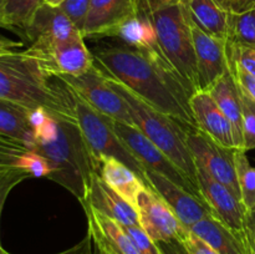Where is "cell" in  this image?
<instances>
[{
  "label": "cell",
  "instance_id": "6da1fadb",
  "mask_svg": "<svg viewBox=\"0 0 255 254\" xmlns=\"http://www.w3.org/2000/svg\"><path fill=\"white\" fill-rule=\"evenodd\" d=\"M95 64L158 111L178 120L188 128H198L181 77L171 66L159 45L151 49L114 46L94 54Z\"/></svg>",
  "mask_w": 255,
  "mask_h": 254
},
{
  "label": "cell",
  "instance_id": "7a4b0ae2",
  "mask_svg": "<svg viewBox=\"0 0 255 254\" xmlns=\"http://www.w3.org/2000/svg\"><path fill=\"white\" fill-rule=\"evenodd\" d=\"M0 100L30 110L42 109L57 120L79 122L71 87L47 74L26 50L0 55Z\"/></svg>",
  "mask_w": 255,
  "mask_h": 254
},
{
  "label": "cell",
  "instance_id": "3957f363",
  "mask_svg": "<svg viewBox=\"0 0 255 254\" xmlns=\"http://www.w3.org/2000/svg\"><path fill=\"white\" fill-rule=\"evenodd\" d=\"M34 136L31 148L49 163V179L71 192L84 206L91 176L97 172V162L85 141L79 122L47 116L34 129Z\"/></svg>",
  "mask_w": 255,
  "mask_h": 254
},
{
  "label": "cell",
  "instance_id": "277c9868",
  "mask_svg": "<svg viewBox=\"0 0 255 254\" xmlns=\"http://www.w3.org/2000/svg\"><path fill=\"white\" fill-rule=\"evenodd\" d=\"M107 81L112 90L126 102L133 126H136L149 141L153 142L188 177L193 186L199 189L197 182L196 159L187 141L188 127L184 126L178 120L152 107L109 75Z\"/></svg>",
  "mask_w": 255,
  "mask_h": 254
},
{
  "label": "cell",
  "instance_id": "5b68a950",
  "mask_svg": "<svg viewBox=\"0 0 255 254\" xmlns=\"http://www.w3.org/2000/svg\"><path fill=\"white\" fill-rule=\"evenodd\" d=\"M139 11L143 12L152 22L159 49L192 96L198 90L197 62L191 24L183 5L157 7L153 10L139 9Z\"/></svg>",
  "mask_w": 255,
  "mask_h": 254
},
{
  "label": "cell",
  "instance_id": "8992f818",
  "mask_svg": "<svg viewBox=\"0 0 255 254\" xmlns=\"http://www.w3.org/2000/svg\"><path fill=\"white\" fill-rule=\"evenodd\" d=\"M75 104L80 129L96 162L101 157H114L136 172L139 178L146 183L143 166L134 158L133 154L126 148L124 142L117 136L114 127V120L100 114L76 94Z\"/></svg>",
  "mask_w": 255,
  "mask_h": 254
},
{
  "label": "cell",
  "instance_id": "52a82bcc",
  "mask_svg": "<svg viewBox=\"0 0 255 254\" xmlns=\"http://www.w3.org/2000/svg\"><path fill=\"white\" fill-rule=\"evenodd\" d=\"M57 77L69 85L77 96L81 97L100 114L115 121L133 126V121L126 106V102L112 90L107 81V75L95 62L84 74L77 76Z\"/></svg>",
  "mask_w": 255,
  "mask_h": 254
},
{
  "label": "cell",
  "instance_id": "ba28073f",
  "mask_svg": "<svg viewBox=\"0 0 255 254\" xmlns=\"http://www.w3.org/2000/svg\"><path fill=\"white\" fill-rule=\"evenodd\" d=\"M114 127L117 136L124 142L126 148L133 154L134 158L143 166L144 169H152V171L162 174L173 183L187 189L198 198L203 199L199 189H197L193 186V183L189 181L188 177L153 142L149 141L136 126L114 120Z\"/></svg>",
  "mask_w": 255,
  "mask_h": 254
},
{
  "label": "cell",
  "instance_id": "9c48e42d",
  "mask_svg": "<svg viewBox=\"0 0 255 254\" xmlns=\"http://www.w3.org/2000/svg\"><path fill=\"white\" fill-rule=\"evenodd\" d=\"M187 141L196 162H199L216 181L224 184L241 199L236 168L237 148L222 146L198 128H188Z\"/></svg>",
  "mask_w": 255,
  "mask_h": 254
},
{
  "label": "cell",
  "instance_id": "30bf717a",
  "mask_svg": "<svg viewBox=\"0 0 255 254\" xmlns=\"http://www.w3.org/2000/svg\"><path fill=\"white\" fill-rule=\"evenodd\" d=\"M82 35L50 46H29L26 51L37 59L51 76H77L94 65V54L87 49Z\"/></svg>",
  "mask_w": 255,
  "mask_h": 254
},
{
  "label": "cell",
  "instance_id": "8fae6325",
  "mask_svg": "<svg viewBox=\"0 0 255 254\" xmlns=\"http://www.w3.org/2000/svg\"><path fill=\"white\" fill-rule=\"evenodd\" d=\"M136 211L139 226L154 242L173 239L183 242L191 232L151 187H146L139 193Z\"/></svg>",
  "mask_w": 255,
  "mask_h": 254
},
{
  "label": "cell",
  "instance_id": "7c38bea8",
  "mask_svg": "<svg viewBox=\"0 0 255 254\" xmlns=\"http://www.w3.org/2000/svg\"><path fill=\"white\" fill-rule=\"evenodd\" d=\"M197 164V182L202 198L219 222L238 234H243L247 209L224 184L216 181L199 162Z\"/></svg>",
  "mask_w": 255,
  "mask_h": 254
},
{
  "label": "cell",
  "instance_id": "4fadbf2b",
  "mask_svg": "<svg viewBox=\"0 0 255 254\" xmlns=\"http://www.w3.org/2000/svg\"><path fill=\"white\" fill-rule=\"evenodd\" d=\"M144 174L147 186L151 187L157 194L161 196V198L168 204L169 208L189 231L197 222L211 214L213 216L208 204L189 191L182 188L178 184L173 183L152 169H144Z\"/></svg>",
  "mask_w": 255,
  "mask_h": 254
},
{
  "label": "cell",
  "instance_id": "5bb4252c",
  "mask_svg": "<svg viewBox=\"0 0 255 254\" xmlns=\"http://www.w3.org/2000/svg\"><path fill=\"white\" fill-rule=\"evenodd\" d=\"M191 30L196 54L198 90L208 91L229 69L227 41L206 34L193 24H191Z\"/></svg>",
  "mask_w": 255,
  "mask_h": 254
},
{
  "label": "cell",
  "instance_id": "9a60e30c",
  "mask_svg": "<svg viewBox=\"0 0 255 254\" xmlns=\"http://www.w3.org/2000/svg\"><path fill=\"white\" fill-rule=\"evenodd\" d=\"M82 35L59 6L44 4L37 9L31 22L25 30V39L30 46H50Z\"/></svg>",
  "mask_w": 255,
  "mask_h": 254
},
{
  "label": "cell",
  "instance_id": "2e32d148",
  "mask_svg": "<svg viewBox=\"0 0 255 254\" xmlns=\"http://www.w3.org/2000/svg\"><path fill=\"white\" fill-rule=\"evenodd\" d=\"M189 107L198 129L222 146L237 148L233 126L208 91L194 92L189 99Z\"/></svg>",
  "mask_w": 255,
  "mask_h": 254
},
{
  "label": "cell",
  "instance_id": "e0dca14e",
  "mask_svg": "<svg viewBox=\"0 0 255 254\" xmlns=\"http://www.w3.org/2000/svg\"><path fill=\"white\" fill-rule=\"evenodd\" d=\"M138 12V0H91L82 36H110L122 22Z\"/></svg>",
  "mask_w": 255,
  "mask_h": 254
},
{
  "label": "cell",
  "instance_id": "ac0fdd59",
  "mask_svg": "<svg viewBox=\"0 0 255 254\" xmlns=\"http://www.w3.org/2000/svg\"><path fill=\"white\" fill-rule=\"evenodd\" d=\"M85 206H90L124 227L139 226L136 208L116 193L97 172H94L91 176L87 198L82 208Z\"/></svg>",
  "mask_w": 255,
  "mask_h": 254
},
{
  "label": "cell",
  "instance_id": "d6986e66",
  "mask_svg": "<svg viewBox=\"0 0 255 254\" xmlns=\"http://www.w3.org/2000/svg\"><path fill=\"white\" fill-rule=\"evenodd\" d=\"M97 173L125 201L136 208L139 193L147 186L138 174L114 157H101L97 161Z\"/></svg>",
  "mask_w": 255,
  "mask_h": 254
},
{
  "label": "cell",
  "instance_id": "ffe728a7",
  "mask_svg": "<svg viewBox=\"0 0 255 254\" xmlns=\"http://www.w3.org/2000/svg\"><path fill=\"white\" fill-rule=\"evenodd\" d=\"M214 101L231 121L234 129L237 148L244 149L243 139V110H242L241 90L231 70H227L223 76L208 90Z\"/></svg>",
  "mask_w": 255,
  "mask_h": 254
},
{
  "label": "cell",
  "instance_id": "44dd1931",
  "mask_svg": "<svg viewBox=\"0 0 255 254\" xmlns=\"http://www.w3.org/2000/svg\"><path fill=\"white\" fill-rule=\"evenodd\" d=\"M182 5L191 24L211 36L228 40L229 12L214 0H184Z\"/></svg>",
  "mask_w": 255,
  "mask_h": 254
},
{
  "label": "cell",
  "instance_id": "7402d4cb",
  "mask_svg": "<svg viewBox=\"0 0 255 254\" xmlns=\"http://www.w3.org/2000/svg\"><path fill=\"white\" fill-rule=\"evenodd\" d=\"M191 232L219 254H249L243 234L229 229L212 214L192 226Z\"/></svg>",
  "mask_w": 255,
  "mask_h": 254
},
{
  "label": "cell",
  "instance_id": "603a6c76",
  "mask_svg": "<svg viewBox=\"0 0 255 254\" xmlns=\"http://www.w3.org/2000/svg\"><path fill=\"white\" fill-rule=\"evenodd\" d=\"M30 112L31 110L27 107L0 100V134L32 147L35 136L30 122Z\"/></svg>",
  "mask_w": 255,
  "mask_h": 254
},
{
  "label": "cell",
  "instance_id": "cb8c5ba5",
  "mask_svg": "<svg viewBox=\"0 0 255 254\" xmlns=\"http://www.w3.org/2000/svg\"><path fill=\"white\" fill-rule=\"evenodd\" d=\"M84 211L87 217V223L92 224L101 233L105 241L114 248L119 254H138L136 247L132 243L131 238L124 226L109 217L104 216L100 212L95 211L90 206H85Z\"/></svg>",
  "mask_w": 255,
  "mask_h": 254
},
{
  "label": "cell",
  "instance_id": "d4e9b609",
  "mask_svg": "<svg viewBox=\"0 0 255 254\" xmlns=\"http://www.w3.org/2000/svg\"><path fill=\"white\" fill-rule=\"evenodd\" d=\"M110 36L120 37L127 46L136 49H151L158 45L153 25L141 11L136 16L122 22Z\"/></svg>",
  "mask_w": 255,
  "mask_h": 254
},
{
  "label": "cell",
  "instance_id": "484cf974",
  "mask_svg": "<svg viewBox=\"0 0 255 254\" xmlns=\"http://www.w3.org/2000/svg\"><path fill=\"white\" fill-rule=\"evenodd\" d=\"M45 0H5L0 27L24 35L35 12Z\"/></svg>",
  "mask_w": 255,
  "mask_h": 254
},
{
  "label": "cell",
  "instance_id": "4316f807",
  "mask_svg": "<svg viewBox=\"0 0 255 254\" xmlns=\"http://www.w3.org/2000/svg\"><path fill=\"white\" fill-rule=\"evenodd\" d=\"M236 168L242 203L247 211H253L255 208V168L252 167L246 149L237 148Z\"/></svg>",
  "mask_w": 255,
  "mask_h": 254
},
{
  "label": "cell",
  "instance_id": "83f0119b",
  "mask_svg": "<svg viewBox=\"0 0 255 254\" xmlns=\"http://www.w3.org/2000/svg\"><path fill=\"white\" fill-rule=\"evenodd\" d=\"M228 42L255 46V6L229 14Z\"/></svg>",
  "mask_w": 255,
  "mask_h": 254
},
{
  "label": "cell",
  "instance_id": "f1b7e54d",
  "mask_svg": "<svg viewBox=\"0 0 255 254\" xmlns=\"http://www.w3.org/2000/svg\"><path fill=\"white\" fill-rule=\"evenodd\" d=\"M30 149L31 147L24 142L0 134V172L17 167L21 157Z\"/></svg>",
  "mask_w": 255,
  "mask_h": 254
},
{
  "label": "cell",
  "instance_id": "f546056e",
  "mask_svg": "<svg viewBox=\"0 0 255 254\" xmlns=\"http://www.w3.org/2000/svg\"><path fill=\"white\" fill-rule=\"evenodd\" d=\"M228 61L239 65L243 70L255 76V46L227 41Z\"/></svg>",
  "mask_w": 255,
  "mask_h": 254
},
{
  "label": "cell",
  "instance_id": "4dcf8cb0",
  "mask_svg": "<svg viewBox=\"0 0 255 254\" xmlns=\"http://www.w3.org/2000/svg\"><path fill=\"white\" fill-rule=\"evenodd\" d=\"M241 90V89H239ZM242 110H243V139L244 149H255V101L241 90Z\"/></svg>",
  "mask_w": 255,
  "mask_h": 254
},
{
  "label": "cell",
  "instance_id": "1f68e13d",
  "mask_svg": "<svg viewBox=\"0 0 255 254\" xmlns=\"http://www.w3.org/2000/svg\"><path fill=\"white\" fill-rule=\"evenodd\" d=\"M27 178H30V174L22 168H17V167L0 172V219H1L2 209H4L5 202H6L10 192L17 184ZM0 247H1V243H0Z\"/></svg>",
  "mask_w": 255,
  "mask_h": 254
},
{
  "label": "cell",
  "instance_id": "d6a6232c",
  "mask_svg": "<svg viewBox=\"0 0 255 254\" xmlns=\"http://www.w3.org/2000/svg\"><path fill=\"white\" fill-rule=\"evenodd\" d=\"M17 168H22L30 174V177H36V178H41V177L49 178L50 173H51V169H50L46 159L32 148L21 157L19 164H17Z\"/></svg>",
  "mask_w": 255,
  "mask_h": 254
},
{
  "label": "cell",
  "instance_id": "836d02e7",
  "mask_svg": "<svg viewBox=\"0 0 255 254\" xmlns=\"http://www.w3.org/2000/svg\"><path fill=\"white\" fill-rule=\"evenodd\" d=\"M90 5H91V0H64L59 5V7L67 15V17L74 22L75 26L82 34Z\"/></svg>",
  "mask_w": 255,
  "mask_h": 254
},
{
  "label": "cell",
  "instance_id": "e575fe53",
  "mask_svg": "<svg viewBox=\"0 0 255 254\" xmlns=\"http://www.w3.org/2000/svg\"><path fill=\"white\" fill-rule=\"evenodd\" d=\"M124 228L136 247L138 254H162L156 242L152 241L151 237L141 228V226L124 227Z\"/></svg>",
  "mask_w": 255,
  "mask_h": 254
},
{
  "label": "cell",
  "instance_id": "d590c367",
  "mask_svg": "<svg viewBox=\"0 0 255 254\" xmlns=\"http://www.w3.org/2000/svg\"><path fill=\"white\" fill-rule=\"evenodd\" d=\"M229 62V61H228ZM229 70L233 74L239 89L244 92L248 97L255 101V76L242 69L239 65L229 62Z\"/></svg>",
  "mask_w": 255,
  "mask_h": 254
},
{
  "label": "cell",
  "instance_id": "8d00e7d4",
  "mask_svg": "<svg viewBox=\"0 0 255 254\" xmlns=\"http://www.w3.org/2000/svg\"><path fill=\"white\" fill-rule=\"evenodd\" d=\"M183 244L186 246L189 254H219L208 243H206L203 239L199 238L192 232H189L187 238L183 241Z\"/></svg>",
  "mask_w": 255,
  "mask_h": 254
},
{
  "label": "cell",
  "instance_id": "74e56055",
  "mask_svg": "<svg viewBox=\"0 0 255 254\" xmlns=\"http://www.w3.org/2000/svg\"><path fill=\"white\" fill-rule=\"evenodd\" d=\"M243 237L248 253L255 254V208L253 211H247Z\"/></svg>",
  "mask_w": 255,
  "mask_h": 254
},
{
  "label": "cell",
  "instance_id": "f35d334b",
  "mask_svg": "<svg viewBox=\"0 0 255 254\" xmlns=\"http://www.w3.org/2000/svg\"><path fill=\"white\" fill-rule=\"evenodd\" d=\"M214 1L229 14L242 12L255 6V0H214Z\"/></svg>",
  "mask_w": 255,
  "mask_h": 254
},
{
  "label": "cell",
  "instance_id": "ab89813d",
  "mask_svg": "<svg viewBox=\"0 0 255 254\" xmlns=\"http://www.w3.org/2000/svg\"><path fill=\"white\" fill-rule=\"evenodd\" d=\"M87 231L90 232V234L92 236V241H94V247H95V253L96 254H119L114 251L111 246L105 241L104 237L101 236L99 231L95 228L92 224L87 223Z\"/></svg>",
  "mask_w": 255,
  "mask_h": 254
},
{
  "label": "cell",
  "instance_id": "60d3db41",
  "mask_svg": "<svg viewBox=\"0 0 255 254\" xmlns=\"http://www.w3.org/2000/svg\"><path fill=\"white\" fill-rule=\"evenodd\" d=\"M56 254H96L95 253L92 236L90 234V232L87 231V234L85 236V238L82 239V241H80L79 243L75 244L71 248L66 249V251L64 252H60V253Z\"/></svg>",
  "mask_w": 255,
  "mask_h": 254
},
{
  "label": "cell",
  "instance_id": "b9f144b4",
  "mask_svg": "<svg viewBox=\"0 0 255 254\" xmlns=\"http://www.w3.org/2000/svg\"><path fill=\"white\" fill-rule=\"evenodd\" d=\"M158 246L159 251L162 254H189L187 251L186 246L183 242L178 241V239H173V241H164V242H156Z\"/></svg>",
  "mask_w": 255,
  "mask_h": 254
},
{
  "label": "cell",
  "instance_id": "7bdbcfd3",
  "mask_svg": "<svg viewBox=\"0 0 255 254\" xmlns=\"http://www.w3.org/2000/svg\"><path fill=\"white\" fill-rule=\"evenodd\" d=\"M184 0H138L139 9L153 10L157 7L173 6V5L183 4Z\"/></svg>",
  "mask_w": 255,
  "mask_h": 254
},
{
  "label": "cell",
  "instance_id": "ee69618b",
  "mask_svg": "<svg viewBox=\"0 0 255 254\" xmlns=\"http://www.w3.org/2000/svg\"><path fill=\"white\" fill-rule=\"evenodd\" d=\"M21 41H15V40L7 39V37L0 35V55L9 54V52L16 51L17 47H21Z\"/></svg>",
  "mask_w": 255,
  "mask_h": 254
},
{
  "label": "cell",
  "instance_id": "f6af8a7d",
  "mask_svg": "<svg viewBox=\"0 0 255 254\" xmlns=\"http://www.w3.org/2000/svg\"><path fill=\"white\" fill-rule=\"evenodd\" d=\"M64 0H45V2L49 5H52V6H59Z\"/></svg>",
  "mask_w": 255,
  "mask_h": 254
},
{
  "label": "cell",
  "instance_id": "bcb514c9",
  "mask_svg": "<svg viewBox=\"0 0 255 254\" xmlns=\"http://www.w3.org/2000/svg\"><path fill=\"white\" fill-rule=\"evenodd\" d=\"M5 5V0H0V22H1V14H2V9H4Z\"/></svg>",
  "mask_w": 255,
  "mask_h": 254
},
{
  "label": "cell",
  "instance_id": "7dc6e473",
  "mask_svg": "<svg viewBox=\"0 0 255 254\" xmlns=\"http://www.w3.org/2000/svg\"><path fill=\"white\" fill-rule=\"evenodd\" d=\"M0 254H10V253H9V252L5 251V249L2 248V247H0Z\"/></svg>",
  "mask_w": 255,
  "mask_h": 254
}]
</instances>
